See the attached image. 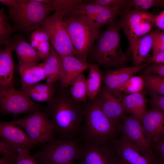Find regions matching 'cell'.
Returning <instances> with one entry per match:
<instances>
[{
    "instance_id": "obj_51",
    "label": "cell",
    "mask_w": 164,
    "mask_h": 164,
    "mask_svg": "<svg viewBox=\"0 0 164 164\" xmlns=\"http://www.w3.org/2000/svg\"><path fill=\"white\" fill-rule=\"evenodd\" d=\"M162 3L164 4V0H162Z\"/></svg>"
},
{
    "instance_id": "obj_37",
    "label": "cell",
    "mask_w": 164,
    "mask_h": 164,
    "mask_svg": "<svg viewBox=\"0 0 164 164\" xmlns=\"http://www.w3.org/2000/svg\"><path fill=\"white\" fill-rule=\"evenodd\" d=\"M51 46L50 41L41 42L36 49L38 54L41 59H45L50 55Z\"/></svg>"
},
{
    "instance_id": "obj_49",
    "label": "cell",
    "mask_w": 164,
    "mask_h": 164,
    "mask_svg": "<svg viewBox=\"0 0 164 164\" xmlns=\"http://www.w3.org/2000/svg\"><path fill=\"white\" fill-rule=\"evenodd\" d=\"M41 42L35 39H30L31 46L34 49L36 50L37 47L39 46Z\"/></svg>"
},
{
    "instance_id": "obj_3",
    "label": "cell",
    "mask_w": 164,
    "mask_h": 164,
    "mask_svg": "<svg viewBox=\"0 0 164 164\" xmlns=\"http://www.w3.org/2000/svg\"><path fill=\"white\" fill-rule=\"evenodd\" d=\"M121 28L120 21L115 19L107 24L104 31H100L96 43L89 54L95 64L111 67H119L125 64L128 59L121 46Z\"/></svg>"
},
{
    "instance_id": "obj_33",
    "label": "cell",
    "mask_w": 164,
    "mask_h": 164,
    "mask_svg": "<svg viewBox=\"0 0 164 164\" xmlns=\"http://www.w3.org/2000/svg\"><path fill=\"white\" fill-rule=\"evenodd\" d=\"M155 23L153 22H142L133 28L126 36L129 42V48L137 39L145 36L151 31Z\"/></svg>"
},
{
    "instance_id": "obj_13",
    "label": "cell",
    "mask_w": 164,
    "mask_h": 164,
    "mask_svg": "<svg viewBox=\"0 0 164 164\" xmlns=\"http://www.w3.org/2000/svg\"><path fill=\"white\" fill-rule=\"evenodd\" d=\"M80 164H116L113 143L81 146Z\"/></svg>"
},
{
    "instance_id": "obj_18",
    "label": "cell",
    "mask_w": 164,
    "mask_h": 164,
    "mask_svg": "<svg viewBox=\"0 0 164 164\" xmlns=\"http://www.w3.org/2000/svg\"><path fill=\"white\" fill-rule=\"evenodd\" d=\"M10 43L18 58V67L37 63L42 60L36 50L21 35L11 39Z\"/></svg>"
},
{
    "instance_id": "obj_12",
    "label": "cell",
    "mask_w": 164,
    "mask_h": 164,
    "mask_svg": "<svg viewBox=\"0 0 164 164\" xmlns=\"http://www.w3.org/2000/svg\"><path fill=\"white\" fill-rule=\"evenodd\" d=\"M120 132L138 147L147 154L158 157L147 138L141 122L131 115L125 117L120 126Z\"/></svg>"
},
{
    "instance_id": "obj_1",
    "label": "cell",
    "mask_w": 164,
    "mask_h": 164,
    "mask_svg": "<svg viewBox=\"0 0 164 164\" xmlns=\"http://www.w3.org/2000/svg\"><path fill=\"white\" fill-rule=\"evenodd\" d=\"M62 88L56 92L43 111L52 122L54 135L61 139H76L82 131L84 108L81 102L72 98L70 92Z\"/></svg>"
},
{
    "instance_id": "obj_36",
    "label": "cell",
    "mask_w": 164,
    "mask_h": 164,
    "mask_svg": "<svg viewBox=\"0 0 164 164\" xmlns=\"http://www.w3.org/2000/svg\"><path fill=\"white\" fill-rule=\"evenodd\" d=\"M145 74H151L164 77V64L152 63L144 69Z\"/></svg>"
},
{
    "instance_id": "obj_48",
    "label": "cell",
    "mask_w": 164,
    "mask_h": 164,
    "mask_svg": "<svg viewBox=\"0 0 164 164\" xmlns=\"http://www.w3.org/2000/svg\"><path fill=\"white\" fill-rule=\"evenodd\" d=\"M17 0H0L1 3L3 5H5L9 7H11L14 5Z\"/></svg>"
},
{
    "instance_id": "obj_27",
    "label": "cell",
    "mask_w": 164,
    "mask_h": 164,
    "mask_svg": "<svg viewBox=\"0 0 164 164\" xmlns=\"http://www.w3.org/2000/svg\"><path fill=\"white\" fill-rule=\"evenodd\" d=\"M70 93L72 98L78 102H85L87 97V79L83 72L79 74L71 82Z\"/></svg>"
},
{
    "instance_id": "obj_6",
    "label": "cell",
    "mask_w": 164,
    "mask_h": 164,
    "mask_svg": "<svg viewBox=\"0 0 164 164\" xmlns=\"http://www.w3.org/2000/svg\"><path fill=\"white\" fill-rule=\"evenodd\" d=\"M81 146L76 139L54 138L34 154L40 164H75Z\"/></svg>"
},
{
    "instance_id": "obj_22",
    "label": "cell",
    "mask_w": 164,
    "mask_h": 164,
    "mask_svg": "<svg viewBox=\"0 0 164 164\" xmlns=\"http://www.w3.org/2000/svg\"><path fill=\"white\" fill-rule=\"evenodd\" d=\"M18 68L21 83V90L46 79L43 62L21 67Z\"/></svg>"
},
{
    "instance_id": "obj_30",
    "label": "cell",
    "mask_w": 164,
    "mask_h": 164,
    "mask_svg": "<svg viewBox=\"0 0 164 164\" xmlns=\"http://www.w3.org/2000/svg\"><path fill=\"white\" fill-rule=\"evenodd\" d=\"M105 7L93 4L87 1L80 0L79 3L66 15L90 16L99 13Z\"/></svg>"
},
{
    "instance_id": "obj_16",
    "label": "cell",
    "mask_w": 164,
    "mask_h": 164,
    "mask_svg": "<svg viewBox=\"0 0 164 164\" xmlns=\"http://www.w3.org/2000/svg\"><path fill=\"white\" fill-rule=\"evenodd\" d=\"M149 64L148 62L138 66L119 68L108 71L102 75V82L108 89L120 97L118 91L121 87L131 77Z\"/></svg>"
},
{
    "instance_id": "obj_40",
    "label": "cell",
    "mask_w": 164,
    "mask_h": 164,
    "mask_svg": "<svg viewBox=\"0 0 164 164\" xmlns=\"http://www.w3.org/2000/svg\"><path fill=\"white\" fill-rule=\"evenodd\" d=\"M0 153L3 156L15 161L17 153L9 148L1 140L0 141Z\"/></svg>"
},
{
    "instance_id": "obj_46",
    "label": "cell",
    "mask_w": 164,
    "mask_h": 164,
    "mask_svg": "<svg viewBox=\"0 0 164 164\" xmlns=\"http://www.w3.org/2000/svg\"><path fill=\"white\" fill-rule=\"evenodd\" d=\"M153 56L164 51V43H154L152 46Z\"/></svg>"
},
{
    "instance_id": "obj_25",
    "label": "cell",
    "mask_w": 164,
    "mask_h": 164,
    "mask_svg": "<svg viewBox=\"0 0 164 164\" xmlns=\"http://www.w3.org/2000/svg\"><path fill=\"white\" fill-rule=\"evenodd\" d=\"M43 64L46 79L45 83L53 84L60 80L62 69L61 58L52 46L50 55Z\"/></svg>"
},
{
    "instance_id": "obj_11",
    "label": "cell",
    "mask_w": 164,
    "mask_h": 164,
    "mask_svg": "<svg viewBox=\"0 0 164 164\" xmlns=\"http://www.w3.org/2000/svg\"><path fill=\"white\" fill-rule=\"evenodd\" d=\"M1 141L16 153L29 150L37 145L19 126L11 121L0 122Z\"/></svg>"
},
{
    "instance_id": "obj_44",
    "label": "cell",
    "mask_w": 164,
    "mask_h": 164,
    "mask_svg": "<svg viewBox=\"0 0 164 164\" xmlns=\"http://www.w3.org/2000/svg\"><path fill=\"white\" fill-rule=\"evenodd\" d=\"M155 23L159 28L164 30V10L156 15Z\"/></svg>"
},
{
    "instance_id": "obj_24",
    "label": "cell",
    "mask_w": 164,
    "mask_h": 164,
    "mask_svg": "<svg viewBox=\"0 0 164 164\" xmlns=\"http://www.w3.org/2000/svg\"><path fill=\"white\" fill-rule=\"evenodd\" d=\"M21 91L35 102L47 104L53 99L56 92L55 83H37L28 87Z\"/></svg>"
},
{
    "instance_id": "obj_32",
    "label": "cell",
    "mask_w": 164,
    "mask_h": 164,
    "mask_svg": "<svg viewBox=\"0 0 164 164\" xmlns=\"http://www.w3.org/2000/svg\"><path fill=\"white\" fill-rule=\"evenodd\" d=\"M16 29L10 23L3 7L0 10V43L5 46L11 40L10 36Z\"/></svg>"
},
{
    "instance_id": "obj_4",
    "label": "cell",
    "mask_w": 164,
    "mask_h": 164,
    "mask_svg": "<svg viewBox=\"0 0 164 164\" xmlns=\"http://www.w3.org/2000/svg\"><path fill=\"white\" fill-rule=\"evenodd\" d=\"M63 20L76 51V57L87 61L101 27L86 15L67 14Z\"/></svg>"
},
{
    "instance_id": "obj_21",
    "label": "cell",
    "mask_w": 164,
    "mask_h": 164,
    "mask_svg": "<svg viewBox=\"0 0 164 164\" xmlns=\"http://www.w3.org/2000/svg\"><path fill=\"white\" fill-rule=\"evenodd\" d=\"M153 44V32L139 38L133 43L130 49L134 66L142 64L152 48Z\"/></svg>"
},
{
    "instance_id": "obj_45",
    "label": "cell",
    "mask_w": 164,
    "mask_h": 164,
    "mask_svg": "<svg viewBox=\"0 0 164 164\" xmlns=\"http://www.w3.org/2000/svg\"><path fill=\"white\" fill-rule=\"evenodd\" d=\"M153 33L154 43H164V32L156 30Z\"/></svg>"
},
{
    "instance_id": "obj_17",
    "label": "cell",
    "mask_w": 164,
    "mask_h": 164,
    "mask_svg": "<svg viewBox=\"0 0 164 164\" xmlns=\"http://www.w3.org/2000/svg\"><path fill=\"white\" fill-rule=\"evenodd\" d=\"M60 56L62 69L60 80L62 87L66 89L69 87L75 77L85 70L89 69L91 64L74 56Z\"/></svg>"
},
{
    "instance_id": "obj_10",
    "label": "cell",
    "mask_w": 164,
    "mask_h": 164,
    "mask_svg": "<svg viewBox=\"0 0 164 164\" xmlns=\"http://www.w3.org/2000/svg\"><path fill=\"white\" fill-rule=\"evenodd\" d=\"M113 146L116 164H159L158 157L143 151L123 135Z\"/></svg>"
},
{
    "instance_id": "obj_41",
    "label": "cell",
    "mask_w": 164,
    "mask_h": 164,
    "mask_svg": "<svg viewBox=\"0 0 164 164\" xmlns=\"http://www.w3.org/2000/svg\"><path fill=\"white\" fill-rule=\"evenodd\" d=\"M152 145L159 159H164V139L155 142Z\"/></svg>"
},
{
    "instance_id": "obj_43",
    "label": "cell",
    "mask_w": 164,
    "mask_h": 164,
    "mask_svg": "<svg viewBox=\"0 0 164 164\" xmlns=\"http://www.w3.org/2000/svg\"><path fill=\"white\" fill-rule=\"evenodd\" d=\"M150 63L164 64V51L153 56L149 62Z\"/></svg>"
},
{
    "instance_id": "obj_14",
    "label": "cell",
    "mask_w": 164,
    "mask_h": 164,
    "mask_svg": "<svg viewBox=\"0 0 164 164\" xmlns=\"http://www.w3.org/2000/svg\"><path fill=\"white\" fill-rule=\"evenodd\" d=\"M99 107L104 114L116 122L121 123L126 113L121 97L108 89L104 84L96 97Z\"/></svg>"
},
{
    "instance_id": "obj_8",
    "label": "cell",
    "mask_w": 164,
    "mask_h": 164,
    "mask_svg": "<svg viewBox=\"0 0 164 164\" xmlns=\"http://www.w3.org/2000/svg\"><path fill=\"white\" fill-rule=\"evenodd\" d=\"M1 115L16 117L39 111V105L21 91L14 88L12 84L0 87Z\"/></svg>"
},
{
    "instance_id": "obj_20",
    "label": "cell",
    "mask_w": 164,
    "mask_h": 164,
    "mask_svg": "<svg viewBox=\"0 0 164 164\" xmlns=\"http://www.w3.org/2000/svg\"><path fill=\"white\" fill-rule=\"evenodd\" d=\"M121 100L126 112L130 114L141 122L147 111V101L144 93L142 91L123 95Z\"/></svg>"
},
{
    "instance_id": "obj_2",
    "label": "cell",
    "mask_w": 164,
    "mask_h": 164,
    "mask_svg": "<svg viewBox=\"0 0 164 164\" xmlns=\"http://www.w3.org/2000/svg\"><path fill=\"white\" fill-rule=\"evenodd\" d=\"M84 115L85 122L82 132L85 143H113L118 139L121 123L113 121L104 114L96 97L85 104Z\"/></svg>"
},
{
    "instance_id": "obj_28",
    "label": "cell",
    "mask_w": 164,
    "mask_h": 164,
    "mask_svg": "<svg viewBox=\"0 0 164 164\" xmlns=\"http://www.w3.org/2000/svg\"><path fill=\"white\" fill-rule=\"evenodd\" d=\"M142 77L144 88L150 94L164 96V77L151 74H145Z\"/></svg>"
},
{
    "instance_id": "obj_7",
    "label": "cell",
    "mask_w": 164,
    "mask_h": 164,
    "mask_svg": "<svg viewBox=\"0 0 164 164\" xmlns=\"http://www.w3.org/2000/svg\"><path fill=\"white\" fill-rule=\"evenodd\" d=\"M52 15L49 16L41 27L48 34L53 47L60 56H77L63 20L64 12L57 9Z\"/></svg>"
},
{
    "instance_id": "obj_50",
    "label": "cell",
    "mask_w": 164,
    "mask_h": 164,
    "mask_svg": "<svg viewBox=\"0 0 164 164\" xmlns=\"http://www.w3.org/2000/svg\"><path fill=\"white\" fill-rule=\"evenodd\" d=\"M159 164H164V159H159Z\"/></svg>"
},
{
    "instance_id": "obj_35",
    "label": "cell",
    "mask_w": 164,
    "mask_h": 164,
    "mask_svg": "<svg viewBox=\"0 0 164 164\" xmlns=\"http://www.w3.org/2000/svg\"><path fill=\"white\" fill-rule=\"evenodd\" d=\"M87 2L95 5L104 6H118L125 8L129 5L128 0H93Z\"/></svg>"
},
{
    "instance_id": "obj_26",
    "label": "cell",
    "mask_w": 164,
    "mask_h": 164,
    "mask_svg": "<svg viewBox=\"0 0 164 164\" xmlns=\"http://www.w3.org/2000/svg\"><path fill=\"white\" fill-rule=\"evenodd\" d=\"M89 69L87 79V97L89 100H92L97 97L101 90L102 74L99 65L96 64H91Z\"/></svg>"
},
{
    "instance_id": "obj_31",
    "label": "cell",
    "mask_w": 164,
    "mask_h": 164,
    "mask_svg": "<svg viewBox=\"0 0 164 164\" xmlns=\"http://www.w3.org/2000/svg\"><path fill=\"white\" fill-rule=\"evenodd\" d=\"M145 83L142 77L133 76L128 79L120 88L118 94L121 96L123 93L128 94L142 92Z\"/></svg>"
},
{
    "instance_id": "obj_42",
    "label": "cell",
    "mask_w": 164,
    "mask_h": 164,
    "mask_svg": "<svg viewBox=\"0 0 164 164\" xmlns=\"http://www.w3.org/2000/svg\"><path fill=\"white\" fill-rule=\"evenodd\" d=\"M162 2V0H145L144 3L141 6L135 10L146 11L149 9L159 4L163 3Z\"/></svg>"
},
{
    "instance_id": "obj_39",
    "label": "cell",
    "mask_w": 164,
    "mask_h": 164,
    "mask_svg": "<svg viewBox=\"0 0 164 164\" xmlns=\"http://www.w3.org/2000/svg\"><path fill=\"white\" fill-rule=\"evenodd\" d=\"M150 103L152 107L164 112V96L150 94Z\"/></svg>"
},
{
    "instance_id": "obj_34",
    "label": "cell",
    "mask_w": 164,
    "mask_h": 164,
    "mask_svg": "<svg viewBox=\"0 0 164 164\" xmlns=\"http://www.w3.org/2000/svg\"><path fill=\"white\" fill-rule=\"evenodd\" d=\"M13 164H39L35 156L32 155L29 150H22L17 153V158Z\"/></svg>"
},
{
    "instance_id": "obj_29",
    "label": "cell",
    "mask_w": 164,
    "mask_h": 164,
    "mask_svg": "<svg viewBox=\"0 0 164 164\" xmlns=\"http://www.w3.org/2000/svg\"><path fill=\"white\" fill-rule=\"evenodd\" d=\"M124 8L125 7L118 6H106L99 13L88 17L101 27L114 19L116 16L120 14Z\"/></svg>"
},
{
    "instance_id": "obj_23",
    "label": "cell",
    "mask_w": 164,
    "mask_h": 164,
    "mask_svg": "<svg viewBox=\"0 0 164 164\" xmlns=\"http://www.w3.org/2000/svg\"><path fill=\"white\" fill-rule=\"evenodd\" d=\"M12 48L9 42L0 53V85L12 84L14 73Z\"/></svg>"
},
{
    "instance_id": "obj_47",
    "label": "cell",
    "mask_w": 164,
    "mask_h": 164,
    "mask_svg": "<svg viewBox=\"0 0 164 164\" xmlns=\"http://www.w3.org/2000/svg\"><path fill=\"white\" fill-rule=\"evenodd\" d=\"M14 160L7 157L2 156L0 158V164H13Z\"/></svg>"
},
{
    "instance_id": "obj_19",
    "label": "cell",
    "mask_w": 164,
    "mask_h": 164,
    "mask_svg": "<svg viewBox=\"0 0 164 164\" xmlns=\"http://www.w3.org/2000/svg\"><path fill=\"white\" fill-rule=\"evenodd\" d=\"M120 20L121 28L126 36L139 24L146 22H155L156 15L147 11L128 9L122 12Z\"/></svg>"
},
{
    "instance_id": "obj_38",
    "label": "cell",
    "mask_w": 164,
    "mask_h": 164,
    "mask_svg": "<svg viewBox=\"0 0 164 164\" xmlns=\"http://www.w3.org/2000/svg\"><path fill=\"white\" fill-rule=\"evenodd\" d=\"M35 39L40 42L50 41L47 33L40 27L34 31L31 34L30 39Z\"/></svg>"
},
{
    "instance_id": "obj_15",
    "label": "cell",
    "mask_w": 164,
    "mask_h": 164,
    "mask_svg": "<svg viewBox=\"0 0 164 164\" xmlns=\"http://www.w3.org/2000/svg\"><path fill=\"white\" fill-rule=\"evenodd\" d=\"M141 123L144 132L152 144L164 139V112L152 107L143 116Z\"/></svg>"
},
{
    "instance_id": "obj_5",
    "label": "cell",
    "mask_w": 164,
    "mask_h": 164,
    "mask_svg": "<svg viewBox=\"0 0 164 164\" xmlns=\"http://www.w3.org/2000/svg\"><path fill=\"white\" fill-rule=\"evenodd\" d=\"M55 10L50 4L34 0H17L9 8L8 17L16 30L28 33L40 27L49 14Z\"/></svg>"
},
{
    "instance_id": "obj_9",
    "label": "cell",
    "mask_w": 164,
    "mask_h": 164,
    "mask_svg": "<svg viewBox=\"0 0 164 164\" xmlns=\"http://www.w3.org/2000/svg\"><path fill=\"white\" fill-rule=\"evenodd\" d=\"M11 122L24 129L37 144L49 142L54 138L52 122L44 111H38Z\"/></svg>"
}]
</instances>
